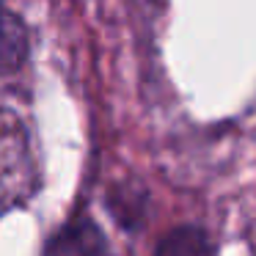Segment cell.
Here are the masks:
<instances>
[{
  "mask_svg": "<svg viewBox=\"0 0 256 256\" xmlns=\"http://www.w3.org/2000/svg\"><path fill=\"white\" fill-rule=\"evenodd\" d=\"M39 190L30 132L14 110L0 108V218L28 204Z\"/></svg>",
  "mask_w": 256,
  "mask_h": 256,
  "instance_id": "6da1fadb",
  "label": "cell"
},
{
  "mask_svg": "<svg viewBox=\"0 0 256 256\" xmlns=\"http://www.w3.org/2000/svg\"><path fill=\"white\" fill-rule=\"evenodd\" d=\"M108 240L91 218L78 215L50 234L42 256H105Z\"/></svg>",
  "mask_w": 256,
  "mask_h": 256,
  "instance_id": "7a4b0ae2",
  "label": "cell"
},
{
  "mask_svg": "<svg viewBox=\"0 0 256 256\" xmlns=\"http://www.w3.org/2000/svg\"><path fill=\"white\" fill-rule=\"evenodd\" d=\"M30 52V36L22 17L8 12L0 17V74L20 72L28 61Z\"/></svg>",
  "mask_w": 256,
  "mask_h": 256,
  "instance_id": "3957f363",
  "label": "cell"
},
{
  "mask_svg": "<svg viewBox=\"0 0 256 256\" xmlns=\"http://www.w3.org/2000/svg\"><path fill=\"white\" fill-rule=\"evenodd\" d=\"M154 256H215V242L201 226H176L160 237Z\"/></svg>",
  "mask_w": 256,
  "mask_h": 256,
  "instance_id": "277c9868",
  "label": "cell"
},
{
  "mask_svg": "<svg viewBox=\"0 0 256 256\" xmlns=\"http://www.w3.org/2000/svg\"><path fill=\"white\" fill-rule=\"evenodd\" d=\"M3 14H6V6H0V17H3Z\"/></svg>",
  "mask_w": 256,
  "mask_h": 256,
  "instance_id": "5b68a950",
  "label": "cell"
}]
</instances>
